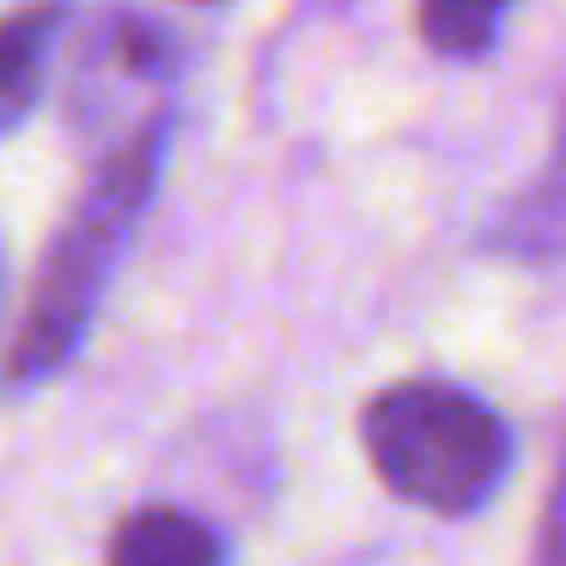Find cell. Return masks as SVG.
I'll return each instance as SVG.
<instances>
[{
    "mask_svg": "<svg viewBox=\"0 0 566 566\" xmlns=\"http://www.w3.org/2000/svg\"><path fill=\"white\" fill-rule=\"evenodd\" d=\"M165 147H171V123L153 116V123L135 128V135L92 171V184L74 196L67 220L55 226L50 250H43L25 323H19L13 354H7V378L13 384H43L80 354V342H86V329H92V317H98L104 293H111L116 269H123L128 244H135L140 220H147L153 196H159Z\"/></svg>",
    "mask_w": 566,
    "mask_h": 566,
    "instance_id": "6da1fadb",
    "label": "cell"
},
{
    "mask_svg": "<svg viewBox=\"0 0 566 566\" xmlns=\"http://www.w3.org/2000/svg\"><path fill=\"white\" fill-rule=\"evenodd\" d=\"M62 25H67V0H31V7L0 19V135H13L38 111Z\"/></svg>",
    "mask_w": 566,
    "mask_h": 566,
    "instance_id": "277c9868",
    "label": "cell"
},
{
    "mask_svg": "<svg viewBox=\"0 0 566 566\" xmlns=\"http://www.w3.org/2000/svg\"><path fill=\"white\" fill-rule=\"evenodd\" d=\"M488 244L517 262H566V123L554 135L542 171L488 226Z\"/></svg>",
    "mask_w": 566,
    "mask_h": 566,
    "instance_id": "3957f363",
    "label": "cell"
},
{
    "mask_svg": "<svg viewBox=\"0 0 566 566\" xmlns=\"http://www.w3.org/2000/svg\"><path fill=\"white\" fill-rule=\"evenodd\" d=\"M111 566H226V542L184 505H140L116 524Z\"/></svg>",
    "mask_w": 566,
    "mask_h": 566,
    "instance_id": "5b68a950",
    "label": "cell"
},
{
    "mask_svg": "<svg viewBox=\"0 0 566 566\" xmlns=\"http://www.w3.org/2000/svg\"><path fill=\"white\" fill-rule=\"evenodd\" d=\"M359 439L384 488L439 517L488 505L512 469L505 420L444 378H408L378 390L359 415Z\"/></svg>",
    "mask_w": 566,
    "mask_h": 566,
    "instance_id": "7a4b0ae2",
    "label": "cell"
},
{
    "mask_svg": "<svg viewBox=\"0 0 566 566\" xmlns=\"http://www.w3.org/2000/svg\"><path fill=\"white\" fill-rule=\"evenodd\" d=\"M530 566H566V463H560V475H554V488H548V505H542Z\"/></svg>",
    "mask_w": 566,
    "mask_h": 566,
    "instance_id": "52a82bcc",
    "label": "cell"
},
{
    "mask_svg": "<svg viewBox=\"0 0 566 566\" xmlns=\"http://www.w3.org/2000/svg\"><path fill=\"white\" fill-rule=\"evenodd\" d=\"M505 13H512V0H420V31L432 50L469 62V55H488L500 43Z\"/></svg>",
    "mask_w": 566,
    "mask_h": 566,
    "instance_id": "8992f818",
    "label": "cell"
},
{
    "mask_svg": "<svg viewBox=\"0 0 566 566\" xmlns=\"http://www.w3.org/2000/svg\"><path fill=\"white\" fill-rule=\"evenodd\" d=\"M0 281H7V262H0Z\"/></svg>",
    "mask_w": 566,
    "mask_h": 566,
    "instance_id": "ba28073f",
    "label": "cell"
}]
</instances>
